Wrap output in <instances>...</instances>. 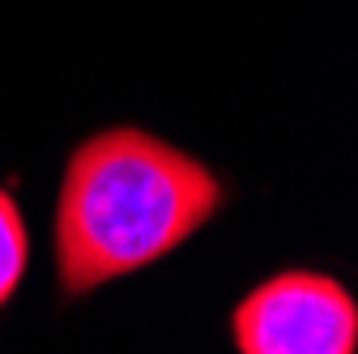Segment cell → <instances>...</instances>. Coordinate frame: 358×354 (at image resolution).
<instances>
[{"mask_svg":"<svg viewBox=\"0 0 358 354\" xmlns=\"http://www.w3.org/2000/svg\"><path fill=\"white\" fill-rule=\"evenodd\" d=\"M227 205L222 180L145 128H103L64 167L52 252L69 299L94 295L179 252Z\"/></svg>","mask_w":358,"mask_h":354,"instance_id":"obj_1","label":"cell"},{"mask_svg":"<svg viewBox=\"0 0 358 354\" xmlns=\"http://www.w3.org/2000/svg\"><path fill=\"white\" fill-rule=\"evenodd\" d=\"M239 354H354L358 303L316 269H286L252 286L231 312Z\"/></svg>","mask_w":358,"mask_h":354,"instance_id":"obj_2","label":"cell"},{"mask_svg":"<svg viewBox=\"0 0 358 354\" xmlns=\"http://www.w3.org/2000/svg\"><path fill=\"white\" fill-rule=\"evenodd\" d=\"M30 269V231L17 201L0 188V307H5Z\"/></svg>","mask_w":358,"mask_h":354,"instance_id":"obj_3","label":"cell"}]
</instances>
